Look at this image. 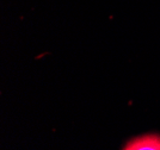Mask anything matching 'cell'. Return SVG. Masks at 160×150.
<instances>
[{
  "label": "cell",
  "mask_w": 160,
  "mask_h": 150,
  "mask_svg": "<svg viewBox=\"0 0 160 150\" xmlns=\"http://www.w3.org/2000/svg\"><path fill=\"white\" fill-rule=\"evenodd\" d=\"M123 150H160V135L148 133L128 142Z\"/></svg>",
  "instance_id": "obj_1"
}]
</instances>
